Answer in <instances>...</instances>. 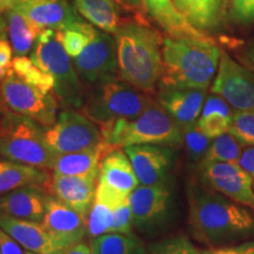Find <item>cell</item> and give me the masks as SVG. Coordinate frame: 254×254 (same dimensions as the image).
I'll use <instances>...</instances> for the list:
<instances>
[{
	"label": "cell",
	"instance_id": "6da1fadb",
	"mask_svg": "<svg viewBox=\"0 0 254 254\" xmlns=\"http://www.w3.org/2000/svg\"><path fill=\"white\" fill-rule=\"evenodd\" d=\"M189 208L193 237L205 245L226 246L254 238L251 208L208 187H189Z\"/></svg>",
	"mask_w": 254,
	"mask_h": 254
},
{
	"label": "cell",
	"instance_id": "7a4b0ae2",
	"mask_svg": "<svg viewBox=\"0 0 254 254\" xmlns=\"http://www.w3.org/2000/svg\"><path fill=\"white\" fill-rule=\"evenodd\" d=\"M118 75L136 90L151 94L163 74L160 33L144 23H123L114 33Z\"/></svg>",
	"mask_w": 254,
	"mask_h": 254
},
{
	"label": "cell",
	"instance_id": "3957f363",
	"mask_svg": "<svg viewBox=\"0 0 254 254\" xmlns=\"http://www.w3.org/2000/svg\"><path fill=\"white\" fill-rule=\"evenodd\" d=\"M221 51L208 37H165L159 86L207 90L217 75Z\"/></svg>",
	"mask_w": 254,
	"mask_h": 254
},
{
	"label": "cell",
	"instance_id": "277c9868",
	"mask_svg": "<svg viewBox=\"0 0 254 254\" xmlns=\"http://www.w3.org/2000/svg\"><path fill=\"white\" fill-rule=\"evenodd\" d=\"M104 155L133 145L183 146V128L157 100H152L138 118L117 119L99 125Z\"/></svg>",
	"mask_w": 254,
	"mask_h": 254
},
{
	"label": "cell",
	"instance_id": "5b68a950",
	"mask_svg": "<svg viewBox=\"0 0 254 254\" xmlns=\"http://www.w3.org/2000/svg\"><path fill=\"white\" fill-rule=\"evenodd\" d=\"M31 60L55 79V94L64 109H81L86 91L55 30L46 28L38 34Z\"/></svg>",
	"mask_w": 254,
	"mask_h": 254
},
{
	"label": "cell",
	"instance_id": "8992f818",
	"mask_svg": "<svg viewBox=\"0 0 254 254\" xmlns=\"http://www.w3.org/2000/svg\"><path fill=\"white\" fill-rule=\"evenodd\" d=\"M80 112L98 126L117 119L138 118L150 105V94L136 90L118 78L90 86Z\"/></svg>",
	"mask_w": 254,
	"mask_h": 254
},
{
	"label": "cell",
	"instance_id": "52a82bcc",
	"mask_svg": "<svg viewBox=\"0 0 254 254\" xmlns=\"http://www.w3.org/2000/svg\"><path fill=\"white\" fill-rule=\"evenodd\" d=\"M44 133V127L34 120L4 110L0 146L8 160L51 171L56 154L46 145Z\"/></svg>",
	"mask_w": 254,
	"mask_h": 254
},
{
	"label": "cell",
	"instance_id": "ba28073f",
	"mask_svg": "<svg viewBox=\"0 0 254 254\" xmlns=\"http://www.w3.org/2000/svg\"><path fill=\"white\" fill-rule=\"evenodd\" d=\"M0 101L2 110L27 117L44 128L55 124L60 105L55 92L44 93L12 71L0 81Z\"/></svg>",
	"mask_w": 254,
	"mask_h": 254
},
{
	"label": "cell",
	"instance_id": "9c48e42d",
	"mask_svg": "<svg viewBox=\"0 0 254 254\" xmlns=\"http://www.w3.org/2000/svg\"><path fill=\"white\" fill-rule=\"evenodd\" d=\"M46 145L55 154L73 153L98 147L101 141L99 126L84 113L65 109L44 133Z\"/></svg>",
	"mask_w": 254,
	"mask_h": 254
},
{
	"label": "cell",
	"instance_id": "30bf717a",
	"mask_svg": "<svg viewBox=\"0 0 254 254\" xmlns=\"http://www.w3.org/2000/svg\"><path fill=\"white\" fill-rule=\"evenodd\" d=\"M74 67L81 81L93 86L98 82L118 78L117 45L111 33L97 30L87 46L77 58L73 59Z\"/></svg>",
	"mask_w": 254,
	"mask_h": 254
},
{
	"label": "cell",
	"instance_id": "8fae6325",
	"mask_svg": "<svg viewBox=\"0 0 254 254\" xmlns=\"http://www.w3.org/2000/svg\"><path fill=\"white\" fill-rule=\"evenodd\" d=\"M212 93L224 98L233 110L254 112V72L221 52Z\"/></svg>",
	"mask_w": 254,
	"mask_h": 254
},
{
	"label": "cell",
	"instance_id": "7c38bea8",
	"mask_svg": "<svg viewBox=\"0 0 254 254\" xmlns=\"http://www.w3.org/2000/svg\"><path fill=\"white\" fill-rule=\"evenodd\" d=\"M199 173L202 185L254 211L252 179L239 163H200Z\"/></svg>",
	"mask_w": 254,
	"mask_h": 254
},
{
	"label": "cell",
	"instance_id": "4fadbf2b",
	"mask_svg": "<svg viewBox=\"0 0 254 254\" xmlns=\"http://www.w3.org/2000/svg\"><path fill=\"white\" fill-rule=\"evenodd\" d=\"M134 227L148 231L164 224L172 205L168 185H139L128 195Z\"/></svg>",
	"mask_w": 254,
	"mask_h": 254
},
{
	"label": "cell",
	"instance_id": "5bb4252c",
	"mask_svg": "<svg viewBox=\"0 0 254 254\" xmlns=\"http://www.w3.org/2000/svg\"><path fill=\"white\" fill-rule=\"evenodd\" d=\"M41 225L64 250L84 241L87 236V217L50 194Z\"/></svg>",
	"mask_w": 254,
	"mask_h": 254
},
{
	"label": "cell",
	"instance_id": "9a60e30c",
	"mask_svg": "<svg viewBox=\"0 0 254 254\" xmlns=\"http://www.w3.org/2000/svg\"><path fill=\"white\" fill-rule=\"evenodd\" d=\"M134 170L139 185H167L173 165V147L160 145H133L124 148Z\"/></svg>",
	"mask_w": 254,
	"mask_h": 254
},
{
	"label": "cell",
	"instance_id": "2e32d148",
	"mask_svg": "<svg viewBox=\"0 0 254 254\" xmlns=\"http://www.w3.org/2000/svg\"><path fill=\"white\" fill-rule=\"evenodd\" d=\"M200 88L159 86L157 101L183 129L196 125L206 99Z\"/></svg>",
	"mask_w": 254,
	"mask_h": 254
},
{
	"label": "cell",
	"instance_id": "e0dca14e",
	"mask_svg": "<svg viewBox=\"0 0 254 254\" xmlns=\"http://www.w3.org/2000/svg\"><path fill=\"white\" fill-rule=\"evenodd\" d=\"M98 176H57L53 174L50 185V195L88 217L94 202Z\"/></svg>",
	"mask_w": 254,
	"mask_h": 254
},
{
	"label": "cell",
	"instance_id": "ac0fdd59",
	"mask_svg": "<svg viewBox=\"0 0 254 254\" xmlns=\"http://www.w3.org/2000/svg\"><path fill=\"white\" fill-rule=\"evenodd\" d=\"M28 19L38 32L51 28L59 31L75 21L84 20L66 0H36L15 7Z\"/></svg>",
	"mask_w": 254,
	"mask_h": 254
},
{
	"label": "cell",
	"instance_id": "d6986e66",
	"mask_svg": "<svg viewBox=\"0 0 254 254\" xmlns=\"http://www.w3.org/2000/svg\"><path fill=\"white\" fill-rule=\"evenodd\" d=\"M0 228L13 238L25 251L40 254H55L64 251L47 233L41 222L21 220L0 213Z\"/></svg>",
	"mask_w": 254,
	"mask_h": 254
},
{
	"label": "cell",
	"instance_id": "ffe728a7",
	"mask_svg": "<svg viewBox=\"0 0 254 254\" xmlns=\"http://www.w3.org/2000/svg\"><path fill=\"white\" fill-rule=\"evenodd\" d=\"M49 193L39 186H25L0 196V213L21 220L41 222Z\"/></svg>",
	"mask_w": 254,
	"mask_h": 254
},
{
	"label": "cell",
	"instance_id": "44dd1931",
	"mask_svg": "<svg viewBox=\"0 0 254 254\" xmlns=\"http://www.w3.org/2000/svg\"><path fill=\"white\" fill-rule=\"evenodd\" d=\"M186 20L202 33L221 30L226 20L227 0H173Z\"/></svg>",
	"mask_w": 254,
	"mask_h": 254
},
{
	"label": "cell",
	"instance_id": "7402d4cb",
	"mask_svg": "<svg viewBox=\"0 0 254 254\" xmlns=\"http://www.w3.org/2000/svg\"><path fill=\"white\" fill-rule=\"evenodd\" d=\"M98 182L129 195L139 186L134 170L124 148H117L105 154L100 161Z\"/></svg>",
	"mask_w": 254,
	"mask_h": 254
},
{
	"label": "cell",
	"instance_id": "603a6c76",
	"mask_svg": "<svg viewBox=\"0 0 254 254\" xmlns=\"http://www.w3.org/2000/svg\"><path fill=\"white\" fill-rule=\"evenodd\" d=\"M148 15L170 37H207L190 25L173 0H141Z\"/></svg>",
	"mask_w": 254,
	"mask_h": 254
},
{
	"label": "cell",
	"instance_id": "cb8c5ba5",
	"mask_svg": "<svg viewBox=\"0 0 254 254\" xmlns=\"http://www.w3.org/2000/svg\"><path fill=\"white\" fill-rule=\"evenodd\" d=\"M52 176L49 171L5 160L0 163V196L25 186H39L50 194Z\"/></svg>",
	"mask_w": 254,
	"mask_h": 254
},
{
	"label": "cell",
	"instance_id": "d4e9b609",
	"mask_svg": "<svg viewBox=\"0 0 254 254\" xmlns=\"http://www.w3.org/2000/svg\"><path fill=\"white\" fill-rule=\"evenodd\" d=\"M101 159L99 146L87 151L56 154L51 171L57 176H99Z\"/></svg>",
	"mask_w": 254,
	"mask_h": 254
},
{
	"label": "cell",
	"instance_id": "484cf974",
	"mask_svg": "<svg viewBox=\"0 0 254 254\" xmlns=\"http://www.w3.org/2000/svg\"><path fill=\"white\" fill-rule=\"evenodd\" d=\"M74 7L85 20L107 33H116L122 21L116 0H74Z\"/></svg>",
	"mask_w": 254,
	"mask_h": 254
},
{
	"label": "cell",
	"instance_id": "4316f807",
	"mask_svg": "<svg viewBox=\"0 0 254 254\" xmlns=\"http://www.w3.org/2000/svg\"><path fill=\"white\" fill-rule=\"evenodd\" d=\"M5 15L8 39L15 57L26 56L33 50L39 32L17 8L8 9Z\"/></svg>",
	"mask_w": 254,
	"mask_h": 254
},
{
	"label": "cell",
	"instance_id": "83f0119b",
	"mask_svg": "<svg viewBox=\"0 0 254 254\" xmlns=\"http://www.w3.org/2000/svg\"><path fill=\"white\" fill-rule=\"evenodd\" d=\"M93 254H150L148 247L134 233H106L92 239Z\"/></svg>",
	"mask_w": 254,
	"mask_h": 254
},
{
	"label": "cell",
	"instance_id": "f1b7e54d",
	"mask_svg": "<svg viewBox=\"0 0 254 254\" xmlns=\"http://www.w3.org/2000/svg\"><path fill=\"white\" fill-rule=\"evenodd\" d=\"M56 32L57 38L63 45L64 50L72 59H74L80 55L82 50L94 37L97 28H94L87 21L80 20Z\"/></svg>",
	"mask_w": 254,
	"mask_h": 254
},
{
	"label": "cell",
	"instance_id": "f546056e",
	"mask_svg": "<svg viewBox=\"0 0 254 254\" xmlns=\"http://www.w3.org/2000/svg\"><path fill=\"white\" fill-rule=\"evenodd\" d=\"M245 145L232 133L227 132L214 138L207 153L200 163H238Z\"/></svg>",
	"mask_w": 254,
	"mask_h": 254
},
{
	"label": "cell",
	"instance_id": "4dcf8cb0",
	"mask_svg": "<svg viewBox=\"0 0 254 254\" xmlns=\"http://www.w3.org/2000/svg\"><path fill=\"white\" fill-rule=\"evenodd\" d=\"M11 71L28 84L39 88L44 93L55 92V79L52 75L38 67L26 56L15 57L12 60Z\"/></svg>",
	"mask_w": 254,
	"mask_h": 254
},
{
	"label": "cell",
	"instance_id": "1f68e13d",
	"mask_svg": "<svg viewBox=\"0 0 254 254\" xmlns=\"http://www.w3.org/2000/svg\"><path fill=\"white\" fill-rule=\"evenodd\" d=\"M213 139L208 138L200 129L194 126L183 129V146L190 160L201 161L207 153Z\"/></svg>",
	"mask_w": 254,
	"mask_h": 254
},
{
	"label": "cell",
	"instance_id": "d6a6232c",
	"mask_svg": "<svg viewBox=\"0 0 254 254\" xmlns=\"http://www.w3.org/2000/svg\"><path fill=\"white\" fill-rule=\"evenodd\" d=\"M113 222V209L109 206L94 201L87 217V236L94 239L110 233Z\"/></svg>",
	"mask_w": 254,
	"mask_h": 254
},
{
	"label": "cell",
	"instance_id": "836d02e7",
	"mask_svg": "<svg viewBox=\"0 0 254 254\" xmlns=\"http://www.w3.org/2000/svg\"><path fill=\"white\" fill-rule=\"evenodd\" d=\"M150 254H201L194 244L184 234H177L155 241L148 246Z\"/></svg>",
	"mask_w": 254,
	"mask_h": 254
},
{
	"label": "cell",
	"instance_id": "e575fe53",
	"mask_svg": "<svg viewBox=\"0 0 254 254\" xmlns=\"http://www.w3.org/2000/svg\"><path fill=\"white\" fill-rule=\"evenodd\" d=\"M230 133L245 146H254V112L234 110Z\"/></svg>",
	"mask_w": 254,
	"mask_h": 254
},
{
	"label": "cell",
	"instance_id": "d590c367",
	"mask_svg": "<svg viewBox=\"0 0 254 254\" xmlns=\"http://www.w3.org/2000/svg\"><path fill=\"white\" fill-rule=\"evenodd\" d=\"M232 117L224 116L221 113H209L200 116L196 122V127L208 138L214 139L217 136L230 132Z\"/></svg>",
	"mask_w": 254,
	"mask_h": 254
},
{
	"label": "cell",
	"instance_id": "8d00e7d4",
	"mask_svg": "<svg viewBox=\"0 0 254 254\" xmlns=\"http://www.w3.org/2000/svg\"><path fill=\"white\" fill-rule=\"evenodd\" d=\"M133 227H134V222H133L131 207L127 200L123 205L113 209V222L110 228V233L129 234L133 233Z\"/></svg>",
	"mask_w": 254,
	"mask_h": 254
},
{
	"label": "cell",
	"instance_id": "74e56055",
	"mask_svg": "<svg viewBox=\"0 0 254 254\" xmlns=\"http://www.w3.org/2000/svg\"><path fill=\"white\" fill-rule=\"evenodd\" d=\"M128 200V195L124 194V193L119 192L111 189L110 186L105 185L103 183H97V189H95V196L94 201L101 202V204L109 206L110 208H117L118 206L123 205Z\"/></svg>",
	"mask_w": 254,
	"mask_h": 254
},
{
	"label": "cell",
	"instance_id": "f35d334b",
	"mask_svg": "<svg viewBox=\"0 0 254 254\" xmlns=\"http://www.w3.org/2000/svg\"><path fill=\"white\" fill-rule=\"evenodd\" d=\"M231 19L238 24L254 23V0H231Z\"/></svg>",
	"mask_w": 254,
	"mask_h": 254
},
{
	"label": "cell",
	"instance_id": "ab89813d",
	"mask_svg": "<svg viewBox=\"0 0 254 254\" xmlns=\"http://www.w3.org/2000/svg\"><path fill=\"white\" fill-rule=\"evenodd\" d=\"M233 111L230 104L227 103L224 98H221L220 95L212 93L208 97H206L204 106H202V111L200 116H206L209 113H221L224 116L232 117Z\"/></svg>",
	"mask_w": 254,
	"mask_h": 254
},
{
	"label": "cell",
	"instance_id": "60d3db41",
	"mask_svg": "<svg viewBox=\"0 0 254 254\" xmlns=\"http://www.w3.org/2000/svg\"><path fill=\"white\" fill-rule=\"evenodd\" d=\"M201 254H254V240L240 241L226 246L209 247L202 251Z\"/></svg>",
	"mask_w": 254,
	"mask_h": 254
},
{
	"label": "cell",
	"instance_id": "b9f144b4",
	"mask_svg": "<svg viewBox=\"0 0 254 254\" xmlns=\"http://www.w3.org/2000/svg\"><path fill=\"white\" fill-rule=\"evenodd\" d=\"M0 254H26L23 247L9 234L0 228Z\"/></svg>",
	"mask_w": 254,
	"mask_h": 254
},
{
	"label": "cell",
	"instance_id": "7bdbcfd3",
	"mask_svg": "<svg viewBox=\"0 0 254 254\" xmlns=\"http://www.w3.org/2000/svg\"><path fill=\"white\" fill-rule=\"evenodd\" d=\"M238 163L245 168L247 173L250 174L254 190V146H245Z\"/></svg>",
	"mask_w": 254,
	"mask_h": 254
},
{
	"label": "cell",
	"instance_id": "ee69618b",
	"mask_svg": "<svg viewBox=\"0 0 254 254\" xmlns=\"http://www.w3.org/2000/svg\"><path fill=\"white\" fill-rule=\"evenodd\" d=\"M238 60L241 65L254 72V41L247 44L239 51Z\"/></svg>",
	"mask_w": 254,
	"mask_h": 254
},
{
	"label": "cell",
	"instance_id": "f6af8a7d",
	"mask_svg": "<svg viewBox=\"0 0 254 254\" xmlns=\"http://www.w3.org/2000/svg\"><path fill=\"white\" fill-rule=\"evenodd\" d=\"M12 53H13V49H12L11 43L7 39L0 38V67L11 68L12 60H13Z\"/></svg>",
	"mask_w": 254,
	"mask_h": 254
},
{
	"label": "cell",
	"instance_id": "bcb514c9",
	"mask_svg": "<svg viewBox=\"0 0 254 254\" xmlns=\"http://www.w3.org/2000/svg\"><path fill=\"white\" fill-rule=\"evenodd\" d=\"M62 254H93V252H92V247L86 241H80V243L64 250Z\"/></svg>",
	"mask_w": 254,
	"mask_h": 254
},
{
	"label": "cell",
	"instance_id": "7dc6e473",
	"mask_svg": "<svg viewBox=\"0 0 254 254\" xmlns=\"http://www.w3.org/2000/svg\"><path fill=\"white\" fill-rule=\"evenodd\" d=\"M32 1H36V0H7V4H8L9 9H12V8L18 7V6L28 4V2H32Z\"/></svg>",
	"mask_w": 254,
	"mask_h": 254
},
{
	"label": "cell",
	"instance_id": "c3c4849f",
	"mask_svg": "<svg viewBox=\"0 0 254 254\" xmlns=\"http://www.w3.org/2000/svg\"><path fill=\"white\" fill-rule=\"evenodd\" d=\"M120 1H122L123 4L129 6V7H138L139 5L142 4L141 0H120Z\"/></svg>",
	"mask_w": 254,
	"mask_h": 254
},
{
	"label": "cell",
	"instance_id": "681fc988",
	"mask_svg": "<svg viewBox=\"0 0 254 254\" xmlns=\"http://www.w3.org/2000/svg\"><path fill=\"white\" fill-rule=\"evenodd\" d=\"M11 71V68H2L0 67V81H2L4 79L7 77V74Z\"/></svg>",
	"mask_w": 254,
	"mask_h": 254
},
{
	"label": "cell",
	"instance_id": "f907efd6",
	"mask_svg": "<svg viewBox=\"0 0 254 254\" xmlns=\"http://www.w3.org/2000/svg\"><path fill=\"white\" fill-rule=\"evenodd\" d=\"M5 160H7V158L5 157L4 152H2V150H1V146H0V163H2V161H5Z\"/></svg>",
	"mask_w": 254,
	"mask_h": 254
},
{
	"label": "cell",
	"instance_id": "816d5d0a",
	"mask_svg": "<svg viewBox=\"0 0 254 254\" xmlns=\"http://www.w3.org/2000/svg\"><path fill=\"white\" fill-rule=\"evenodd\" d=\"M2 114H4V110H2L1 101H0V120H1V118H2Z\"/></svg>",
	"mask_w": 254,
	"mask_h": 254
},
{
	"label": "cell",
	"instance_id": "f5cc1de1",
	"mask_svg": "<svg viewBox=\"0 0 254 254\" xmlns=\"http://www.w3.org/2000/svg\"><path fill=\"white\" fill-rule=\"evenodd\" d=\"M26 254H40V253H34V252H30V251H26ZM55 254H62V252L55 253Z\"/></svg>",
	"mask_w": 254,
	"mask_h": 254
},
{
	"label": "cell",
	"instance_id": "db71d44e",
	"mask_svg": "<svg viewBox=\"0 0 254 254\" xmlns=\"http://www.w3.org/2000/svg\"><path fill=\"white\" fill-rule=\"evenodd\" d=\"M2 14H4V13H1V12H0V15H2Z\"/></svg>",
	"mask_w": 254,
	"mask_h": 254
}]
</instances>
